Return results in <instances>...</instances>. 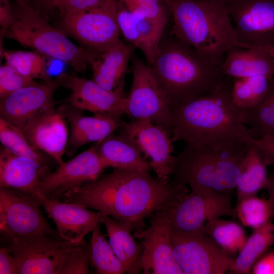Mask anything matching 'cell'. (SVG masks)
Returning <instances> with one entry per match:
<instances>
[{"label": "cell", "instance_id": "1", "mask_svg": "<svg viewBox=\"0 0 274 274\" xmlns=\"http://www.w3.org/2000/svg\"><path fill=\"white\" fill-rule=\"evenodd\" d=\"M188 194L186 186L163 182L149 173L114 169L68 191L61 199L102 212L136 232L143 229L147 217L175 204Z\"/></svg>", "mask_w": 274, "mask_h": 274}, {"label": "cell", "instance_id": "2", "mask_svg": "<svg viewBox=\"0 0 274 274\" xmlns=\"http://www.w3.org/2000/svg\"><path fill=\"white\" fill-rule=\"evenodd\" d=\"M232 83L233 78L225 76L210 92L172 107L173 141L255 146L256 139L243 122L242 110L233 101Z\"/></svg>", "mask_w": 274, "mask_h": 274}, {"label": "cell", "instance_id": "3", "mask_svg": "<svg viewBox=\"0 0 274 274\" xmlns=\"http://www.w3.org/2000/svg\"><path fill=\"white\" fill-rule=\"evenodd\" d=\"M221 62L202 55L172 35H163L150 66L172 108L219 85L225 77Z\"/></svg>", "mask_w": 274, "mask_h": 274}, {"label": "cell", "instance_id": "4", "mask_svg": "<svg viewBox=\"0 0 274 274\" xmlns=\"http://www.w3.org/2000/svg\"><path fill=\"white\" fill-rule=\"evenodd\" d=\"M173 24L171 35L214 60L238 46L235 29L224 2L166 0Z\"/></svg>", "mask_w": 274, "mask_h": 274}, {"label": "cell", "instance_id": "5", "mask_svg": "<svg viewBox=\"0 0 274 274\" xmlns=\"http://www.w3.org/2000/svg\"><path fill=\"white\" fill-rule=\"evenodd\" d=\"M250 146L243 142L218 145L185 142L175 157L172 183L191 190L230 194L236 187L242 162Z\"/></svg>", "mask_w": 274, "mask_h": 274}, {"label": "cell", "instance_id": "6", "mask_svg": "<svg viewBox=\"0 0 274 274\" xmlns=\"http://www.w3.org/2000/svg\"><path fill=\"white\" fill-rule=\"evenodd\" d=\"M6 246L16 260L18 274H86L89 244L71 243L44 234L9 239Z\"/></svg>", "mask_w": 274, "mask_h": 274}, {"label": "cell", "instance_id": "7", "mask_svg": "<svg viewBox=\"0 0 274 274\" xmlns=\"http://www.w3.org/2000/svg\"><path fill=\"white\" fill-rule=\"evenodd\" d=\"M15 20L5 36L42 54L60 60L75 71H85L93 51L79 47L62 30L54 28L41 12L30 3L12 4Z\"/></svg>", "mask_w": 274, "mask_h": 274}, {"label": "cell", "instance_id": "8", "mask_svg": "<svg viewBox=\"0 0 274 274\" xmlns=\"http://www.w3.org/2000/svg\"><path fill=\"white\" fill-rule=\"evenodd\" d=\"M118 0H101L88 9L62 15V30L91 50L101 51L119 39Z\"/></svg>", "mask_w": 274, "mask_h": 274}, {"label": "cell", "instance_id": "9", "mask_svg": "<svg viewBox=\"0 0 274 274\" xmlns=\"http://www.w3.org/2000/svg\"><path fill=\"white\" fill-rule=\"evenodd\" d=\"M132 83L125 114L131 120H147L172 131L171 106L151 67L132 57Z\"/></svg>", "mask_w": 274, "mask_h": 274}, {"label": "cell", "instance_id": "10", "mask_svg": "<svg viewBox=\"0 0 274 274\" xmlns=\"http://www.w3.org/2000/svg\"><path fill=\"white\" fill-rule=\"evenodd\" d=\"M38 197L0 188V230L8 239L44 234L63 240L43 216ZM64 241V240H63Z\"/></svg>", "mask_w": 274, "mask_h": 274}, {"label": "cell", "instance_id": "11", "mask_svg": "<svg viewBox=\"0 0 274 274\" xmlns=\"http://www.w3.org/2000/svg\"><path fill=\"white\" fill-rule=\"evenodd\" d=\"M175 258L184 274H224L234 259L203 232L172 231Z\"/></svg>", "mask_w": 274, "mask_h": 274}, {"label": "cell", "instance_id": "12", "mask_svg": "<svg viewBox=\"0 0 274 274\" xmlns=\"http://www.w3.org/2000/svg\"><path fill=\"white\" fill-rule=\"evenodd\" d=\"M167 212L172 231L178 232H203L212 219L236 216L230 194L209 190H191Z\"/></svg>", "mask_w": 274, "mask_h": 274}, {"label": "cell", "instance_id": "13", "mask_svg": "<svg viewBox=\"0 0 274 274\" xmlns=\"http://www.w3.org/2000/svg\"><path fill=\"white\" fill-rule=\"evenodd\" d=\"M238 47L274 45V0H225Z\"/></svg>", "mask_w": 274, "mask_h": 274}, {"label": "cell", "instance_id": "14", "mask_svg": "<svg viewBox=\"0 0 274 274\" xmlns=\"http://www.w3.org/2000/svg\"><path fill=\"white\" fill-rule=\"evenodd\" d=\"M167 208L153 214L147 229L135 232V236L142 239L139 266L143 270V273L184 274L173 252Z\"/></svg>", "mask_w": 274, "mask_h": 274}, {"label": "cell", "instance_id": "15", "mask_svg": "<svg viewBox=\"0 0 274 274\" xmlns=\"http://www.w3.org/2000/svg\"><path fill=\"white\" fill-rule=\"evenodd\" d=\"M57 87L69 89L71 93L65 102L94 114L121 118L125 114L127 96L124 86L114 91L105 89L93 80L62 74L54 80Z\"/></svg>", "mask_w": 274, "mask_h": 274}, {"label": "cell", "instance_id": "16", "mask_svg": "<svg viewBox=\"0 0 274 274\" xmlns=\"http://www.w3.org/2000/svg\"><path fill=\"white\" fill-rule=\"evenodd\" d=\"M105 168L95 143L49 173L41 184V193L47 199L60 200L68 191L97 180Z\"/></svg>", "mask_w": 274, "mask_h": 274}, {"label": "cell", "instance_id": "17", "mask_svg": "<svg viewBox=\"0 0 274 274\" xmlns=\"http://www.w3.org/2000/svg\"><path fill=\"white\" fill-rule=\"evenodd\" d=\"M122 127L141 154L150 158L149 166L157 178L168 182L175 161L172 155L174 141L170 132L147 120L124 122Z\"/></svg>", "mask_w": 274, "mask_h": 274}, {"label": "cell", "instance_id": "18", "mask_svg": "<svg viewBox=\"0 0 274 274\" xmlns=\"http://www.w3.org/2000/svg\"><path fill=\"white\" fill-rule=\"evenodd\" d=\"M54 81L20 89L0 100L1 118L21 130L29 122L55 109Z\"/></svg>", "mask_w": 274, "mask_h": 274}, {"label": "cell", "instance_id": "19", "mask_svg": "<svg viewBox=\"0 0 274 274\" xmlns=\"http://www.w3.org/2000/svg\"><path fill=\"white\" fill-rule=\"evenodd\" d=\"M48 217L54 222L59 235L65 241L80 244L85 237L101 224L102 212H94L77 204L60 199L39 198Z\"/></svg>", "mask_w": 274, "mask_h": 274}, {"label": "cell", "instance_id": "20", "mask_svg": "<svg viewBox=\"0 0 274 274\" xmlns=\"http://www.w3.org/2000/svg\"><path fill=\"white\" fill-rule=\"evenodd\" d=\"M22 131L36 150L58 165L63 162L69 137L66 118L59 109L33 120Z\"/></svg>", "mask_w": 274, "mask_h": 274}, {"label": "cell", "instance_id": "21", "mask_svg": "<svg viewBox=\"0 0 274 274\" xmlns=\"http://www.w3.org/2000/svg\"><path fill=\"white\" fill-rule=\"evenodd\" d=\"M63 114L70 126V135L66 150L72 156L81 147L91 142H100L122 127L121 118L94 114L83 115V110L68 104L58 108Z\"/></svg>", "mask_w": 274, "mask_h": 274}, {"label": "cell", "instance_id": "22", "mask_svg": "<svg viewBox=\"0 0 274 274\" xmlns=\"http://www.w3.org/2000/svg\"><path fill=\"white\" fill-rule=\"evenodd\" d=\"M48 167L36 160L15 154L5 147L0 151V188L15 189L40 198V188L49 173Z\"/></svg>", "mask_w": 274, "mask_h": 274}, {"label": "cell", "instance_id": "23", "mask_svg": "<svg viewBox=\"0 0 274 274\" xmlns=\"http://www.w3.org/2000/svg\"><path fill=\"white\" fill-rule=\"evenodd\" d=\"M133 47L120 39L101 51H93L90 61L93 80L109 91L125 85V76L130 60L133 56Z\"/></svg>", "mask_w": 274, "mask_h": 274}, {"label": "cell", "instance_id": "24", "mask_svg": "<svg viewBox=\"0 0 274 274\" xmlns=\"http://www.w3.org/2000/svg\"><path fill=\"white\" fill-rule=\"evenodd\" d=\"M221 68L224 76L233 79L264 75L274 77V59L264 49L234 46L225 53Z\"/></svg>", "mask_w": 274, "mask_h": 274}, {"label": "cell", "instance_id": "25", "mask_svg": "<svg viewBox=\"0 0 274 274\" xmlns=\"http://www.w3.org/2000/svg\"><path fill=\"white\" fill-rule=\"evenodd\" d=\"M97 150L105 168L149 173L148 162L123 129L97 143Z\"/></svg>", "mask_w": 274, "mask_h": 274}, {"label": "cell", "instance_id": "26", "mask_svg": "<svg viewBox=\"0 0 274 274\" xmlns=\"http://www.w3.org/2000/svg\"><path fill=\"white\" fill-rule=\"evenodd\" d=\"M274 244V224L270 221L254 229L230 268L229 273L249 274L259 258Z\"/></svg>", "mask_w": 274, "mask_h": 274}, {"label": "cell", "instance_id": "27", "mask_svg": "<svg viewBox=\"0 0 274 274\" xmlns=\"http://www.w3.org/2000/svg\"><path fill=\"white\" fill-rule=\"evenodd\" d=\"M263 156L256 146L249 147L242 164L236 185L237 202L256 195L265 188L268 181L266 167Z\"/></svg>", "mask_w": 274, "mask_h": 274}, {"label": "cell", "instance_id": "28", "mask_svg": "<svg viewBox=\"0 0 274 274\" xmlns=\"http://www.w3.org/2000/svg\"><path fill=\"white\" fill-rule=\"evenodd\" d=\"M101 223L105 226L109 242L127 272L139 265L140 248L124 224L102 212Z\"/></svg>", "mask_w": 274, "mask_h": 274}, {"label": "cell", "instance_id": "29", "mask_svg": "<svg viewBox=\"0 0 274 274\" xmlns=\"http://www.w3.org/2000/svg\"><path fill=\"white\" fill-rule=\"evenodd\" d=\"M242 115L253 138L274 135V78L263 99L253 108L242 110Z\"/></svg>", "mask_w": 274, "mask_h": 274}, {"label": "cell", "instance_id": "30", "mask_svg": "<svg viewBox=\"0 0 274 274\" xmlns=\"http://www.w3.org/2000/svg\"><path fill=\"white\" fill-rule=\"evenodd\" d=\"M272 79L264 75L233 78L231 95L233 102L242 110L253 108L265 97Z\"/></svg>", "mask_w": 274, "mask_h": 274}, {"label": "cell", "instance_id": "31", "mask_svg": "<svg viewBox=\"0 0 274 274\" xmlns=\"http://www.w3.org/2000/svg\"><path fill=\"white\" fill-rule=\"evenodd\" d=\"M100 226V224L92 231L89 244L90 263L97 273H125L126 270L102 234Z\"/></svg>", "mask_w": 274, "mask_h": 274}, {"label": "cell", "instance_id": "32", "mask_svg": "<svg viewBox=\"0 0 274 274\" xmlns=\"http://www.w3.org/2000/svg\"><path fill=\"white\" fill-rule=\"evenodd\" d=\"M203 232L229 254L239 252L247 239L240 225L219 218L209 221Z\"/></svg>", "mask_w": 274, "mask_h": 274}, {"label": "cell", "instance_id": "33", "mask_svg": "<svg viewBox=\"0 0 274 274\" xmlns=\"http://www.w3.org/2000/svg\"><path fill=\"white\" fill-rule=\"evenodd\" d=\"M1 56L6 63L26 76L48 83L54 81L47 71L46 56L37 51L5 50Z\"/></svg>", "mask_w": 274, "mask_h": 274}, {"label": "cell", "instance_id": "34", "mask_svg": "<svg viewBox=\"0 0 274 274\" xmlns=\"http://www.w3.org/2000/svg\"><path fill=\"white\" fill-rule=\"evenodd\" d=\"M0 142L11 152L31 158L43 166H48L46 155L36 150L20 128L0 117Z\"/></svg>", "mask_w": 274, "mask_h": 274}, {"label": "cell", "instance_id": "35", "mask_svg": "<svg viewBox=\"0 0 274 274\" xmlns=\"http://www.w3.org/2000/svg\"><path fill=\"white\" fill-rule=\"evenodd\" d=\"M236 215L242 225L256 229L270 221L273 211L269 200L254 196L246 197L237 202Z\"/></svg>", "mask_w": 274, "mask_h": 274}, {"label": "cell", "instance_id": "36", "mask_svg": "<svg viewBox=\"0 0 274 274\" xmlns=\"http://www.w3.org/2000/svg\"><path fill=\"white\" fill-rule=\"evenodd\" d=\"M132 13L144 16L165 28L171 16L166 0H121Z\"/></svg>", "mask_w": 274, "mask_h": 274}, {"label": "cell", "instance_id": "37", "mask_svg": "<svg viewBox=\"0 0 274 274\" xmlns=\"http://www.w3.org/2000/svg\"><path fill=\"white\" fill-rule=\"evenodd\" d=\"M40 83L26 76L6 63L0 67V98L24 87L36 85Z\"/></svg>", "mask_w": 274, "mask_h": 274}, {"label": "cell", "instance_id": "38", "mask_svg": "<svg viewBox=\"0 0 274 274\" xmlns=\"http://www.w3.org/2000/svg\"><path fill=\"white\" fill-rule=\"evenodd\" d=\"M117 22L120 31L124 37L143 53L144 44L138 30L134 16L121 0L117 1Z\"/></svg>", "mask_w": 274, "mask_h": 274}, {"label": "cell", "instance_id": "39", "mask_svg": "<svg viewBox=\"0 0 274 274\" xmlns=\"http://www.w3.org/2000/svg\"><path fill=\"white\" fill-rule=\"evenodd\" d=\"M255 146L261 152L266 165H274V135L256 139Z\"/></svg>", "mask_w": 274, "mask_h": 274}, {"label": "cell", "instance_id": "40", "mask_svg": "<svg viewBox=\"0 0 274 274\" xmlns=\"http://www.w3.org/2000/svg\"><path fill=\"white\" fill-rule=\"evenodd\" d=\"M101 0H61L58 9L61 15L70 12L88 9L97 4Z\"/></svg>", "mask_w": 274, "mask_h": 274}, {"label": "cell", "instance_id": "41", "mask_svg": "<svg viewBox=\"0 0 274 274\" xmlns=\"http://www.w3.org/2000/svg\"><path fill=\"white\" fill-rule=\"evenodd\" d=\"M253 274H274V251L266 252L254 265Z\"/></svg>", "mask_w": 274, "mask_h": 274}, {"label": "cell", "instance_id": "42", "mask_svg": "<svg viewBox=\"0 0 274 274\" xmlns=\"http://www.w3.org/2000/svg\"><path fill=\"white\" fill-rule=\"evenodd\" d=\"M0 274H18L16 260L8 248H0Z\"/></svg>", "mask_w": 274, "mask_h": 274}, {"label": "cell", "instance_id": "43", "mask_svg": "<svg viewBox=\"0 0 274 274\" xmlns=\"http://www.w3.org/2000/svg\"><path fill=\"white\" fill-rule=\"evenodd\" d=\"M15 15L10 2L0 3V26L1 32L5 33L13 24Z\"/></svg>", "mask_w": 274, "mask_h": 274}, {"label": "cell", "instance_id": "44", "mask_svg": "<svg viewBox=\"0 0 274 274\" xmlns=\"http://www.w3.org/2000/svg\"><path fill=\"white\" fill-rule=\"evenodd\" d=\"M33 2V5L42 14L44 17L47 19V16L53 12L55 9H58L59 4L61 0H30ZM30 3V2H29Z\"/></svg>", "mask_w": 274, "mask_h": 274}, {"label": "cell", "instance_id": "45", "mask_svg": "<svg viewBox=\"0 0 274 274\" xmlns=\"http://www.w3.org/2000/svg\"><path fill=\"white\" fill-rule=\"evenodd\" d=\"M265 189L268 194V199L273 209L274 217V173L269 176L268 183Z\"/></svg>", "mask_w": 274, "mask_h": 274}, {"label": "cell", "instance_id": "46", "mask_svg": "<svg viewBox=\"0 0 274 274\" xmlns=\"http://www.w3.org/2000/svg\"><path fill=\"white\" fill-rule=\"evenodd\" d=\"M262 49L268 52L274 59V45L269 46Z\"/></svg>", "mask_w": 274, "mask_h": 274}, {"label": "cell", "instance_id": "47", "mask_svg": "<svg viewBox=\"0 0 274 274\" xmlns=\"http://www.w3.org/2000/svg\"><path fill=\"white\" fill-rule=\"evenodd\" d=\"M11 0H0V3H6V2H10ZM15 2L19 3V4H26L29 3L30 0H13Z\"/></svg>", "mask_w": 274, "mask_h": 274}, {"label": "cell", "instance_id": "48", "mask_svg": "<svg viewBox=\"0 0 274 274\" xmlns=\"http://www.w3.org/2000/svg\"><path fill=\"white\" fill-rule=\"evenodd\" d=\"M200 1L222 2H224V1H225V0H200Z\"/></svg>", "mask_w": 274, "mask_h": 274}]
</instances>
